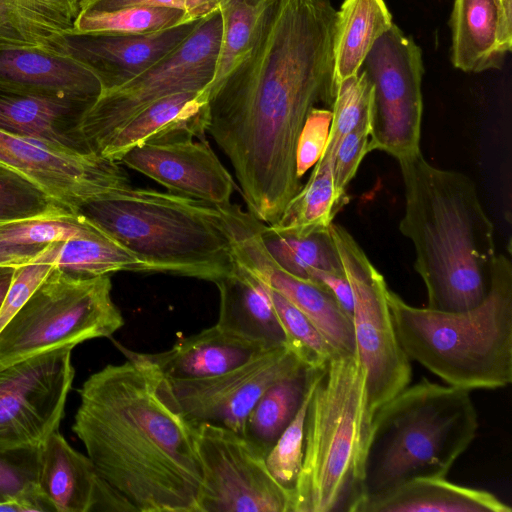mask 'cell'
Masks as SVG:
<instances>
[{
	"label": "cell",
	"instance_id": "cell-1",
	"mask_svg": "<svg viewBox=\"0 0 512 512\" xmlns=\"http://www.w3.org/2000/svg\"><path fill=\"white\" fill-rule=\"evenodd\" d=\"M329 0H276L243 60L207 88V132L230 160L247 211L274 224L301 189L296 152L317 104L332 106Z\"/></svg>",
	"mask_w": 512,
	"mask_h": 512
},
{
	"label": "cell",
	"instance_id": "cell-2",
	"mask_svg": "<svg viewBox=\"0 0 512 512\" xmlns=\"http://www.w3.org/2000/svg\"><path fill=\"white\" fill-rule=\"evenodd\" d=\"M79 389L72 430L101 477L136 512H198L202 471L195 425L163 377L135 351Z\"/></svg>",
	"mask_w": 512,
	"mask_h": 512
},
{
	"label": "cell",
	"instance_id": "cell-3",
	"mask_svg": "<svg viewBox=\"0 0 512 512\" xmlns=\"http://www.w3.org/2000/svg\"><path fill=\"white\" fill-rule=\"evenodd\" d=\"M397 160L405 191L399 230L413 244L426 307L461 312L478 306L490 290L498 254L475 183L431 165L420 150Z\"/></svg>",
	"mask_w": 512,
	"mask_h": 512
},
{
	"label": "cell",
	"instance_id": "cell-4",
	"mask_svg": "<svg viewBox=\"0 0 512 512\" xmlns=\"http://www.w3.org/2000/svg\"><path fill=\"white\" fill-rule=\"evenodd\" d=\"M79 213L153 273L215 283L235 267L230 237L215 205L128 184L87 202Z\"/></svg>",
	"mask_w": 512,
	"mask_h": 512
},
{
	"label": "cell",
	"instance_id": "cell-5",
	"mask_svg": "<svg viewBox=\"0 0 512 512\" xmlns=\"http://www.w3.org/2000/svg\"><path fill=\"white\" fill-rule=\"evenodd\" d=\"M399 343L448 385L498 389L512 382V264L498 254L490 290L478 306L441 312L407 304L388 290Z\"/></svg>",
	"mask_w": 512,
	"mask_h": 512
},
{
	"label": "cell",
	"instance_id": "cell-6",
	"mask_svg": "<svg viewBox=\"0 0 512 512\" xmlns=\"http://www.w3.org/2000/svg\"><path fill=\"white\" fill-rule=\"evenodd\" d=\"M478 428L469 390L426 378L408 385L374 412L360 504L415 478L446 477Z\"/></svg>",
	"mask_w": 512,
	"mask_h": 512
},
{
	"label": "cell",
	"instance_id": "cell-7",
	"mask_svg": "<svg viewBox=\"0 0 512 512\" xmlns=\"http://www.w3.org/2000/svg\"><path fill=\"white\" fill-rule=\"evenodd\" d=\"M373 411L355 353H338L311 395L292 512H355L363 498Z\"/></svg>",
	"mask_w": 512,
	"mask_h": 512
},
{
	"label": "cell",
	"instance_id": "cell-8",
	"mask_svg": "<svg viewBox=\"0 0 512 512\" xmlns=\"http://www.w3.org/2000/svg\"><path fill=\"white\" fill-rule=\"evenodd\" d=\"M109 275L81 277L56 266L0 331V369L53 349L111 337L124 325Z\"/></svg>",
	"mask_w": 512,
	"mask_h": 512
},
{
	"label": "cell",
	"instance_id": "cell-9",
	"mask_svg": "<svg viewBox=\"0 0 512 512\" xmlns=\"http://www.w3.org/2000/svg\"><path fill=\"white\" fill-rule=\"evenodd\" d=\"M330 232L353 294L355 351L374 413L410 384L411 363L396 334L383 275L345 228L332 223Z\"/></svg>",
	"mask_w": 512,
	"mask_h": 512
},
{
	"label": "cell",
	"instance_id": "cell-10",
	"mask_svg": "<svg viewBox=\"0 0 512 512\" xmlns=\"http://www.w3.org/2000/svg\"><path fill=\"white\" fill-rule=\"evenodd\" d=\"M221 33L216 11L155 65L120 88L102 93L80 126L88 150L97 155L117 128L153 102L179 92L205 90L214 78Z\"/></svg>",
	"mask_w": 512,
	"mask_h": 512
},
{
	"label": "cell",
	"instance_id": "cell-11",
	"mask_svg": "<svg viewBox=\"0 0 512 512\" xmlns=\"http://www.w3.org/2000/svg\"><path fill=\"white\" fill-rule=\"evenodd\" d=\"M361 70L372 88L370 150L399 159L420 150L422 51L396 24L375 43Z\"/></svg>",
	"mask_w": 512,
	"mask_h": 512
},
{
	"label": "cell",
	"instance_id": "cell-12",
	"mask_svg": "<svg viewBox=\"0 0 512 512\" xmlns=\"http://www.w3.org/2000/svg\"><path fill=\"white\" fill-rule=\"evenodd\" d=\"M202 482L198 512H292V493L271 475L266 455L243 434L195 425Z\"/></svg>",
	"mask_w": 512,
	"mask_h": 512
},
{
	"label": "cell",
	"instance_id": "cell-13",
	"mask_svg": "<svg viewBox=\"0 0 512 512\" xmlns=\"http://www.w3.org/2000/svg\"><path fill=\"white\" fill-rule=\"evenodd\" d=\"M73 348L0 369V453L36 450L59 429L75 376Z\"/></svg>",
	"mask_w": 512,
	"mask_h": 512
},
{
	"label": "cell",
	"instance_id": "cell-14",
	"mask_svg": "<svg viewBox=\"0 0 512 512\" xmlns=\"http://www.w3.org/2000/svg\"><path fill=\"white\" fill-rule=\"evenodd\" d=\"M0 165L21 174L75 213L87 202L130 184L119 162L1 128Z\"/></svg>",
	"mask_w": 512,
	"mask_h": 512
},
{
	"label": "cell",
	"instance_id": "cell-15",
	"mask_svg": "<svg viewBox=\"0 0 512 512\" xmlns=\"http://www.w3.org/2000/svg\"><path fill=\"white\" fill-rule=\"evenodd\" d=\"M303 367L284 346L214 377L163 379L169 395L191 423H210L243 434L248 415L263 393Z\"/></svg>",
	"mask_w": 512,
	"mask_h": 512
},
{
	"label": "cell",
	"instance_id": "cell-16",
	"mask_svg": "<svg viewBox=\"0 0 512 512\" xmlns=\"http://www.w3.org/2000/svg\"><path fill=\"white\" fill-rule=\"evenodd\" d=\"M202 20H192L159 32L134 35L71 29L59 37L56 51L88 68L99 80L102 93H106L125 85L174 51Z\"/></svg>",
	"mask_w": 512,
	"mask_h": 512
},
{
	"label": "cell",
	"instance_id": "cell-17",
	"mask_svg": "<svg viewBox=\"0 0 512 512\" xmlns=\"http://www.w3.org/2000/svg\"><path fill=\"white\" fill-rule=\"evenodd\" d=\"M119 163L169 192L215 206L231 203L235 190L232 176L205 139L144 144L126 152Z\"/></svg>",
	"mask_w": 512,
	"mask_h": 512
},
{
	"label": "cell",
	"instance_id": "cell-18",
	"mask_svg": "<svg viewBox=\"0 0 512 512\" xmlns=\"http://www.w3.org/2000/svg\"><path fill=\"white\" fill-rule=\"evenodd\" d=\"M37 485L52 511H134L101 477L90 458L75 450L59 430L37 450Z\"/></svg>",
	"mask_w": 512,
	"mask_h": 512
},
{
	"label": "cell",
	"instance_id": "cell-19",
	"mask_svg": "<svg viewBox=\"0 0 512 512\" xmlns=\"http://www.w3.org/2000/svg\"><path fill=\"white\" fill-rule=\"evenodd\" d=\"M94 101L45 95L0 81V128L60 146L91 153L80 126Z\"/></svg>",
	"mask_w": 512,
	"mask_h": 512
},
{
	"label": "cell",
	"instance_id": "cell-20",
	"mask_svg": "<svg viewBox=\"0 0 512 512\" xmlns=\"http://www.w3.org/2000/svg\"><path fill=\"white\" fill-rule=\"evenodd\" d=\"M208 104L203 91H185L161 98L117 128L97 155L119 162L134 147L188 139L204 140Z\"/></svg>",
	"mask_w": 512,
	"mask_h": 512
},
{
	"label": "cell",
	"instance_id": "cell-21",
	"mask_svg": "<svg viewBox=\"0 0 512 512\" xmlns=\"http://www.w3.org/2000/svg\"><path fill=\"white\" fill-rule=\"evenodd\" d=\"M0 81L45 95L96 102L97 77L74 58L40 46H0Z\"/></svg>",
	"mask_w": 512,
	"mask_h": 512
},
{
	"label": "cell",
	"instance_id": "cell-22",
	"mask_svg": "<svg viewBox=\"0 0 512 512\" xmlns=\"http://www.w3.org/2000/svg\"><path fill=\"white\" fill-rule=\"evenodd\" d=\"M267 350L270 349L225 331L215 324L178 341L165 351L136 353L163 378L189 380L223 374Z\"/></svg>",
	"mask_w": 512,
	"mask_h": 512
},
{
	"label": "cell",
	"instance_id": "cell-23",
	"mask_svg": "<svg viewBox=\"0 0 512 512\" xmlns=\"http://www.w3.org/2000/svg\"><path fill=\"white\" fill-rule=\"evenodd\" d=\"M219 292L216 325L269 349L286 338L266 285L235 261L233 271L215 282Z\"/></svg>",
	"mask_w": 512,
	"mask_h": 512
},
{
	"label": "cell",
	"instance_id": "cell-24",
	"mask_svg": "<svg viewBox=\"0 0 512 512\" xmlns=\"http://www.w3.org/2000/svg\"><path fill=\"white\" fill-rule=\"evenodd\" d=\"M493 493L454 484L445 477L407 481L363 501L356 512H511Z\"/></svg>",
	"mask_w": 512,
	"mask_h": 512
},
{
	"label": "cell",
	"instance_id": "cell-25",
	"mask_svg": "<svg viewBox=\"0 0 512 512\" xmlns=\"http://www.w3.org/2000/svg\"><path fill=\"white\" fill-rule=\"evenodd\" d=\"M384 0H344L336 11L333 31L334 89L356 76L375 43L392 27Z\"/></svg>",
	"mask_w": 512,
	"mask_h": 512
},
{
	"label": "cell",
	"instance_id": "cell-26",
	"mask_svg": "<svg viewBox=\"0 0 512 512\" xmlns=\"http://www.w3.org/2000/svg\"><path fill=\"white\" fill-rule=\"evenodd\" d=\"M450 27L455 68L479 73L501 66L505 54L499 46V14L494 0H454Z\"/></svg>",
	"mask_w": 512,
	"mask_h": 512
},
{
	"label": "cell",
	"instance_id": "cell-27",
	"mask_svg": "<svg viewBox=\"0 0 512 512\" xmlns=\"http://www.w3.org/2000/svg\"><path fill=\"white\" fill-rule=\"evenodd\" d=\"M40 257L75 276L98 277L120 271L153 273L150 266L107 234L47 245Z\"/></svg>",
	"mask_w": 512,
	"mask_h": 512
},
{
	"label": "cell",
	"instance_id": "cell-28",
	"mask_svg": "<svg viewBox=\"0 0 512 512\" xmlns=\"http://www.w3.org/2000/svg\"><path fill=\"white\" fill-rule=\"evenodd\" d=\"M315 370L303 367L274 383L250 411L243 435L265 455L298 411Z\"/></svg>",
	"mask_w": 512,
	"mask_h": 512
},
{
	"label": "cell",
	"instance_id": "cell-29",
	"mask_svg": "<svg viewBox=\"0 0 512 512\" xmlns=\"http://www.w3.org/2000/svg\"><path fill=\"white\" fill-rule=\"evenodd\" d=\"M259 231L270 256L290 274L303 279H309L313 270L344 274L330 228L296 234L260 221Z\"/></svg>",
	"mask_w": 512,
	"mask_h": 512
},
{
	"label": "cell",
	"instance_id": "cell-30",
	"mask_svg": "<svg viewBox=\"0 0 512 512\" xmlns=\"http://www.w3.org/2000/svg\"><path fill=\"white\" fill-rule=\"evenodd\" d=\"M333 163V160L319 159L309 179L288 203L279 220L270 225L296 234L328 230L346 199V195L335 189Z\"/></svg>",
	"mask_w": 512,
	"mask_h": 512
},
{
	"label": "cell",
	"instance_id": "cell-31",
	"mask_svg": "<svg viewBox=\"0 0 512 512\" xmlns=\"http://www.w3.org/2000/svg\"><path fill=\"white\" fill-rule=\"evenodd\" d=\"M74 19L38 0H0V46L57 49L59 37Z\"/></svg>",
	"mask_w": 512,
	"mask_h": 512
},
{
	"label": "cell",
	"instance_id": "cell-32",
	"mask_svg": "<svg viewBox=\"0 0 512 512\" xmlns=\"http://www.w3.org/2000/svg\"><path fill=\"white\" fill-rule=\"evenodd\" d=\"M275 1H219L221 42L214 78L207 88L220 82L249 53L258 38L264 18Z\"/></svg>",
	"mask_w": 512,
	"mask_h": 512
},
{
	"label": "cell",
	"instance_id": "cell-33",
	"mask_svg": "<svg viewBox=\"0 0 512 512\" xmlns=\"http://www.w3.org/2000/svg\"><path fill=\"white\" fill-rule=\"evenodd\" d=\"M192 20L196 19L184 10L162 6L135 5L107 11L84 9L74 19L73 30L120 35L148 34Z\"/></svg>",
	"mask_w": 512,
	"mask_h": 512
},
{
	"label": "cell",
	"instance_id": "cell-34",
	"mask_svg": "<svg viewBox=\"0 0 512 512\" xmlns=\"http://www.w3.org/2000/svg\"><path fill=\"white\" fill-rule=\"evenodd\" d=\"M266 287L284 331L286 347L306 367L325 368L339 352L304 313L279 292Z\"/></svg>",
	"mask_w": 512,
	"mask_h": 512
},
{
	"label": "cell",
	"instance_id": "cell-35",
	"mask_svg": "<svg viewBox=\"0 0 512 512\" xmlns=\"http://www.w3.org/2000/svg\"><path fill=\"white\" fill-rule=\"evenodd\" d=\"M104 233L83 214L61 212L0 224V240L19 245L47 246Z\"/></svg>",
	"mask_w": 512,
	"mask_h": 512
},
{
	"label": "cell",
	"instance_id": "cell-36",
	"mask_svg": "<svg viewBox=\"0 0 512 512\" xmlns=\"http://www.w3.org/2000/svg\"><path fill=\"white\" fill-rule=\"evenodd\" d=\"M373 88L363 70L341 82L331 106L330 132L321 159L334 160L342 138L359 125L370 121Z\"/></svg>",
	"mask_w": 512,
	"mask_h": 512
},
{
	"label": "cell",
	"instance_id": "cell-37",
	"mask_svg": "<svg viewBox=\"0 0 512 512\" xmlns=\"http://www.w3.org/2000/svg\"><path fill=\"white\" fill-rule=\"evenodd\" d=\"M326 368V367H325ZM325 368L316 369L306 395L295 416L266 455V464L274 479L292 493L301 470L304 450V428L308 404Z\"/></svg>",
	"mask_w": 512,
	"mask_h": 512
},
{
	"label": "cell",
	"instance_id": "cell-38",
	"mask_svg": "<svg viewBox=\"0 0 512 512\" xmlns=\"http://www.w3.org/2000/svg\"><path fill=\"white\" fill-rule=\"evenodd\" d=\"M61 212L70 211L21 174L0 165V224Z\"/></svg>",
	"mask_w": 512,
	"mask_h": 512
},
{
	"label": "cell",
	"instance_id": "cell-39",
	"mask_svg": "<svg viewBox=\"0 0 512 512\" xmlns=\"http://www.w3.org/2000/svg\"><path fill=\"white\" fill-rule=\"evenodd\" d=\"M37 450L0 453V503L21 502L27 511H52L37 485Z\"/></svg>",
	"mask_w": 512,
	"mask_h": 512
},
{
	"label": "cell",
	"instance_id": "cell-40",
	"mask_svg": "<svg viewBox=\"0 0 512 512\" xmlns=\"http://www.w3.org/2000/svg\"><path fill=\"white\" fill-rule=\"evenodd\" d=\"M54 266L38 254L32 261L16 267L0 308V331L26 303Z\"/></svg>",
	"mask_w": 512,
	"mask_h": 512
},
{
	"label": "cell",
	"instance_id": "cell-41",
	"mask_svg": "<svg viewBox=\"0 0 512 512\" xmlns=\"http://www.w3.org/2000/svg\"><path fill=\"white\" fill-rule=\"evenodd\" d=\"M370 121L346 134L337 146L333 163V182L338 193L346 195V188L354 178L363 158L370 150Z\"/></svg>",
	"mask_w": 512,
	"mask_h": 512
},
{
	"label": "cell",
	"instance_id": "cell-42",
	"mask_svg": "<svg viewBox=\"0 0 512 512\" xmlns=\"http://www.w3.org/2000/svg\"><path fill=\"white\" fill-rule=\"evenodd\" d=\"M331 121L332 111L329 109L315 107L309 113L297 144L296 164L300 179L322 156Z\"/></svg>",
	"mask_w": 512,
	"mask_h": 512
},
{
	"label": "cell",
	"instance_id": "cell-43",
	"mask_svg": "<svg viewBox=\"0 0 512 512\" xmlns=\"http://www.w3.org/2000/svg\"><path fill=\"white\" fill-rule=\"evenodd\" d=\"M219 1L220 0H95L84 9L107 11L135 5H151L181 9L186 11L192 18L200 19L218 11Z\"/></svg>",
	"mask_w": 512,
	"mask_h": 512
},
{
	"label": "cell",
	"instance_id": "cell-44",
	"mask_svg": "<svg viewBox=\"0 0 512 512\" xmlns=\"http://www.w3.org/2000/svg\"><path fill=\"white\" fill-rule=\"evenodd\" d=\"M309 280L324 285L352 321L353 294L345 272L344 274H339L324 270H313L309 274Z\"/></svg>",
	"mask_w": 512,
	"mask_h": 512
},
{
	"label": "cell",
	"instance_id": "cell-45",
	"mask_svg": "<svg viewBox=\"0 0 512 512\" xmlns=\"http://www.w3.org/2000/svg\"><path fill=\"white\" fill-rule=\"evenodd\" d=\"M46 246L19 245L0 240V267H18L32 261Z\"/></svg>",
	"mask_w": 512,
	"mask_h": 512
},
{
	"label": "cell",
	"instance_id": "cell-46",
	"mask_svg": "<svg viewBox=\"0 0 512 512\" xmlns=\"http://www.w3.org/2000/svg\"><path fill=\"white\" fill-rule=\"evenodd\" d=\"M499 14L498 41L506 55L512 47V0H494Z\"/></svg>",
	"mask_w": 512,
	"mask_h": 512
},
{
	"label": "cell",
	"instance_id": "cell-47",
	"mask_svg": "<svg viewBox=\"0 0 512 512\" xmlns=\"http://www.w3.org/2000/svg\"><path fill=\"white\" fill-rule=\"evenodd\" d=\"M46 5L52 6L71 18L75 19L79 13V0H38Z\"/></svg>",
	"mask_w": 512,
	"mask_h": 512
},
{
	"label": "cell",
	"instance_id": "cell-48",
	"mask_svg": "<svg viewBox=\"0 0 512 512\" xmlns=\"http://www.w3.org/2000/svg\"><path fill=\"white\" fill-rule=\"evenodd\" d=\"M16 267L1 266L0 267V308L12 282Z\"/></svg>",
	"mask_w": 512,
	"mask_h": 512
},
{
	"label": "cell",
	"instance_id": "cell-49",
	"mask_svg": "<svg viewBox=\"0 0 512 512\" xmlns=\"http://www.w3.org/2000/svg\"><path fill=\"white\" fill-rule=\"evenodd\" d=\"M95 0H79V3H78V8H79V13L84 9L86 8L88 5H90L92 2H94ZM78 13V14H79Z\"/></svg>",
	"mask_w": 512,
	"mask_h": 512
}]
</instances>
